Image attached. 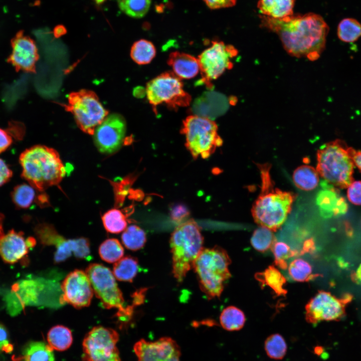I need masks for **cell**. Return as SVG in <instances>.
<instances>
[{
	"label": "cell",
	"mask_w": 361,
	"mask_h": 361,
	"mask_svg": "<svg viewBox=\"0 0 361 361\" xmlns=\"http://www.w3.org/2000/svg\"><path fill=\"white\" fill-rule=\"evenodd\" d=\"M260 18L261 26L276 33L292 56L314 61L325 48L329 28L319 15L310 13L282 19L263 15Z\"/></svg>",
	"instance_id": "1"
},
{
	"label": "cell",
	"mask_w": 361,
	"mask_h": 361,
	"mask_svg": "<svg viewBox=\"0 0 361 361\" xmlns=\"http://www.w3.org/2000/svg\"><path fill=\"white\" fill-rule=\"evenodd\" d=\"M261 179L260 194L253 203L251 213L260 226L275 231L285 221L296 195L274 187L270 175L271 165L258 164Z\"/></svg>",
	"instance_id": "2"
},
{
	"label": "cell",
	"mask_w": 361,
	"mask_h": 361,
	"mask_svg": "<svg viewBox=\"0 0 361 361\" xmlns=\"http://www.w3.org/2000/svg\"><path fill=\"white\" fill-rule=\"evenodd\" d=\"M20 162L22 176L41 192L59 184L66 173L57 151L44 145H37L26 149L20 155Z\"/></svg>",
	"instance_id": "3"
},
{
	"label": "cell",
	"mask_w": 361,
	"mask_h": 361,
	"mask_svg": "<svg viewBox=\"0 0 361 361\" xmlns=\"http://www.w3.org/2000/svg\"><path fill=\"white\" fill-rule=\"evenodd\" d=\"M354 165L350 147L342 140L329 142L317 150L316 170L335 188H346L352 183Z\"/></svg>",
	"instance_id": "4"
},
{
	"label": "cell",
	"mask_w": 361,
	"mask_h": 361,
	"mask_svg": "<svg viewBox=\"0 0 361 361\" xmlns=\"http://www.w3.org/2000/svg\"><path fill=\"white\" fill-rule=\"evenodd\" d=\"M203 236L193 220L179 225L172 233L170 244L172 259V274L181 282L203 249Z\"/></svg>",
	"instance_id": "5"
},
{
	"label": "cell",
	"mask_w": 361,
	"mask_h": 361,
	"mask_svg": "<svg viewBox=\"0 0 361 361\" xmlns=\"http://www.w3.org/2000/svg\"><path fill=\"white\" fill-rule=\"evenodd\" d=\"M231 259L222 248L203 249L193 266L201 290L209 298L219 297L224 282L231 277L229 266Z\"/></svg>",
	"instance_id": "6"
},
{
	"label": "cell",
	"mask_w": 361,
	"mask_h": 361,
	"mask_svg": "<svg viewBox=\"0 0 361 361\" xmlns=\"http://www.w3.org/2000/svg\"><path fill=\"white\" fill-rule=\"evenodd\" d=\"M185 136V145L194 158H207L223 144L218 126L210 118L197 115L188 116L180 130Z\"/></svg>",
	"instance_id": "7"
},
{
	"label": "cell",
	"mask_w": 361,
	"mask_h": 361,
	"mask_svg": "<svg viewBox=\"0 0 361 361\" xmlns=\"http://www.w3.org/2000/svg\"><path fill=\"white\" fill-rule=\"evenodd\" d=\"M61 105L73 114L79 128L90 135L94 134L96 128L108 113L97 95L86 89L70 93L68 104Z\"/></svg>",
	"instance_id": "8"
},
{
	"label": "cell",
	"mask_w": 361,
	"mask_h": 361,
	"mask_svg": "<svg viewBox=\"0 0 361 361\" xmlns=\"http://www.w3.org/2000/svg\"><path fill=\"white\" fill-rule=\"evenodd\" d=\"M146 94L155 112L160 104L176 110L189 106L191 102V95L183 88L182 79L171 72L163 73L148 82Z\"/></svg>",
	"instance_id": "9"
},
{
	"label": "cell",
	"mask_w": 361,
	"mask_h": 361,
	"mask_svg": "<svg viewBox=\"0 0 361 361\" xmlns=\"http://www.w3.org/2000/svg\"><path fill=\"white\" fill-rule=\"evenodd\" d=\"M119 334L114 329L96 326L85 336L82 342L84 361H121L116 346Z\"/></svg>",
	"instance_id": "10"
},
{
	"label": "cell",
	"mask_w": 361,
	"mask_h": 361,
	"mask_svg": "<svg viewBox=\"0 0 361 361\" xmlns=\"http://www.w3.org/2000/svg\"><path fill=\"white\" fill-rule=\"evenodd\" d=\"M94 294L106 309L117 308V313L125 311L122 293L118 287L113 272L101 264L91 263L85 270Z\"/></svg>",
	"instance_id": "11"
},
{
	"label": "cell",
	"mask_w": 361,
	"mask_h": 361,
	"mask_svg": "<svg viewBox=\"0 0 361 361\" xmlns=\"http://www.w3.org/2000/svg\"><path fill=\"white\" fill-rule=\"evenodd\" d=\"M237 50L222 41H212V45L198 57L202 82L209 88L211 81L217 79L227 69L233 67L232 60L237 55Z\"/></svg>",
	"instance_id": "12"
},
{
	"label": "cell",
	"mask_w": 361,
	"mask_h": 361,
	"mask_svg": "<svg viewBox=\"0 0 361 361\" xmlns=\"http://www.w3.org/2000/svg\"><path fill=\"white\" fill-rule=\"evenodd\" d=\"M37 234L42 243L56 247L54 256L55 263H60L73 255L76 258L85 259L90 254L89 240L84 237L66 239L60 235L52 225L43 224L36 228Z\"/></svg>",
	"instance_id": "13"
},
{
	"label": "cell",
	"mask_w": 361,
	"mask_h": 361,
	"mask_svg": "<svg viewBox=\"0 0 361 361\" xmlns=\"http://www.w3.org/2000/svg\"><path fill=\"white\" fill-rule=\"evenodd\" d=\"M60 303H67L76 308L88 306L94 292L86 273L75 269L69 273L61 284Z\"/></svg>",
	"instance_id": "14"
},
{
	"label": "cell",
	"mask_w": 361,
	"mask_h": 361,
	"mask_svg": "<svg viewBox=\"0 0 361 361\" xmlns=\"http://www.w3.org/2000/svg\"><path fill=\"white\" fill-rule=\"evenodd\" d=\"M126 129V122L121 115L112 114L106 116L96 128L93 134L96 147L103 153L116 151L122 144Z\"/></svg>",
	"instance_id": "15"
},
{
	"label": "cell",
	"mask_w": 361,
	"mask_h": 361,
	"mask_svg": "<svg viewBox=\"0 0 361 361\" xmlns=\"http://www.w3.org/2000/svg\"><path fill=\"white\" fill-rule=\"evenodd\" d=\"M344 305L330 293L320 291L305 306L306 320L312 324L321 321L337 320L344 314Z\"/></svg>",
	"instance_id": "16"
},
{
	"label": "cell",
	"mask_w": 361,
	"mask_h": 361,
	"mask_svg": "<svg viewBox=\"0 0 361 361\" xmlns=\"http://www.w3.org/2000/svg\"><path fill=\"white\" fill-rule=\"evenodd\" d=\"M133 350L138 361H180V347L169 337L154 341L141 339L134 344Z\"/></svg>",
	"instance_id": "17"
},
{
	"label": "cell",
	"mask_w": 361,
	"mask_h": 361,
	"mask_svg": "<svg viewBox=\"0 0 361 361\" xmlns=\"http://www.w3.org/2000/svg\"><path fill=\"white\" fill-rule=\"evenodd\" d=\"M11 46L12 51L8 62L17 72L35 73L39 55L34 40L20 31L11 40Z\"/></svg>",
	"instance_id": "18"
},
{
	"label": "cell",
	"mask_w": 361,
	"mask_h": 361,
	"mask_svg": "<svg viewBox=\"0 0 361 361\" xmlns=\"http://www.w3.org/2000/svg\"><path fill=\"white\" fill-rule=\"evenodd\" d=\"M36 243L33 237L25 238L23 233L11 230L0 239V256L5 262L14 264L23 258Z\"/></svg>",
	"instance_id": "19"
},
{
	"label": "cell",
	"mask_w": 361,
	"mask_h": 361,
	"mask_svg": "<svg viewBox=\"0 0 361 361\" xmlns=\"http://www.w3.org/2000/svg\"><path fill=\"white\" fill-rule=\"evenodd\" d=\"M316 202L321 215L325 218L344 214L348 209L345 199L332 187L325 188L320 191Z\"/></svg>",
	"instance_id": "20"
},
{
	"label": "cell",
	"mask_w": 361,
	"mask_h": 361,
	"mask_svg": "<svg viewBox=\"0 0 361 361\" xmlns=\"http://www.w3.org/2000/svg\"><path fill=\"white\" fill-rule=\"evenodd\" d=\"M168 64L173 73L180 79H191L195 77L200 69L198 59L185 53L175 51L168 56Z\"/></svg>",
	"instance_id": "21"
},
{
	"label": "cell",
	"mask_w": 361,
	"mask_h": 361,
	"mask_svg": "<svg viewBox=\"0 0 361 361\" xmlns=\"http://www.w3.org/2000/svg\"><path fill=\"white\" fill-rule=\"evenodd\" d=\"M295 0H259L257 8L262 15L282 19L293 15Z\"/></svg>",
	"instance_id": "22"
},
{
	"label": "cell",
	"mask_w": 361,
	"mask_h": 361,
	"mask_svg": "<svg viewBox=\"0 0 361 361\" xmlns=\"http://www.w3.org/2000/svg\"><path fill=\"white\" fill-rule=\"evenodd\" d=\"M255 278L261 285L269 287L278 296H285L287 292L284 287L286 278L273 265L269 266L262 272L256 273Z\"/></svg>",
	"instance_id": "23"
},
{
	"label": "cell",
	"mask_w": 361,
	"mask_h": 361,
	"mask_svg": "<svg viewBox=\"0 0 361 361\" xmlns=\"http://www.w3.org/2000/svg\"><path fill=\"white\" fill-rule=\"evenodd\" d=\"M20 361H55L54 350L43 341H32L23 349Z\"/></svg>",
	"instance_id": "24"
},
{
	"label": "cell",
	"mask_w": 361,
	"mask_h": 361,
	"mask_svg": "<svg viewBox=\"0 0 361 361\" xmlns=\"http://www.w3.org/2000/svg\"><path fill=\"white\" fill-rule=\"evenodd\" d=\"M48 344L53 349L64 351L72 345L73 336L71 330L63 325L53 326L48 331L47 336Z\"/></svg>",
	"instance_id": "25"
},
{
	"label": "cell",
	"mask_w": 361,
	"mask_h": 361,
	"mask_svg": "<svg viewBox=\"0 0 361 361\" xmlns=\"http://www.w3.org/2000/svg\"><path fill=\"white\" fill-rule=\"evenodd\" d=\"M293 180L295 186L304 191L314 189L319 182V174L314 167L308 165L298 167L293 172Z\"/></svg>",
	"instance_id": "26"
},
{
	"label": "cell",
	"mask_w": 361,
	"mask_h": 361,
	"mask_svg": "<svg viewBox=\"0 0 361 361\" xmlns=\"http://www.w3.org/2000/svg\"><path fill=\"white\" fill-rule=\"evenodd\" d=\"M138 269L137 259L132 256H126L114 263L112 272L117 280L131 282L136 275Z\"/></svg>",
	"instance_id": "27"
},
{
	"label": "cell",
	"mask_w": 361,
	"mask_h": 361,
	"mask_svg": "<svg viewBox=\"0 0 361 361\" xmlns=\"http://www.w3.org/2000/svg\"><path fill=\"white\" fill-rule=\"evenodd\" d=\"M246 317L244 312L238 308L230 306L221 312L220 322L222 327L228 331L241 329L244 325Z\"/></svg>",
	"instance_id": "28"
},
{
	"label": "cell",
	"mask_w": 361,
	"mask_h": 361,
	"mask_svg": "<svg viewBox=\"0 0 361 361\" xmlns=\"http://www.w3.org/2000/svg\"><path fill=\"white\" fill-rule=\"evenodd\" d=\"M156 49L150 41L141 39L136 41L130 50V56L137 64L144 65L149 63L155 57Z\"/></svg>",
	"instance_id": "29"
},
{
	"label": "cell",
	"mask_w": 361,
	"mask_h": 361,
	"mask_svg": "<svg viewBox=\"0 0 361 361\" xmlns=\"http://www.w3.org/2000/svg\"><path fill=\"white\" fill-rule=\"evenodd\" d=\"M121 241L127 249L136 251L144 246L146 241V234L138 226L131 225L123 231L121 235Z\"/></svg>",
	"instance_id": "30"
},
{
	"label": "cell",
	"mask_w": 361,
	"mask_h": 361,
	"mask_svg": "<svg viewBox=\"0 0 361 361\" xmlns=\"http://www.w3.org/2000/svg\"><path fill=\"white\" fill-rule=\"evenodd\" d=\"M119 9L127 16L140 19L148 12L151 0H117Z\"/></svg>",
	"instance_id": "31"
},
{
	"label": "cell",
	"mask_w": 361,
	"mask_h": 361,
	"mask_svg": "<svg viewBox=\"0 0 361 361\" xmlns=\"http://www.w3.org/2000/svg\"><path fill=\"white\" fill-rule=\"evenodd\" d=\"M102 220L105 230L110 233L118 234L127 228L125 215L117 209H112L106 212L102 216Z\"/></svg>",
	"instance_id": "32"
},
{
	"label": "cell",
	"mask_w": 361,
	"mask_h": 361,
	"mask_svg": "<svg viewBox=\"0 0 361 361\" xmlns=\"http://www.w3.org/2000/svg\"><path fill=\"white\" fill-rule=\"evenodd\" d=\"M98 252L103 261L109 263H115L123 257L124 249L117 239L110 238L100 244Z\"/></svg>",
	"instance_id": "33"
},
{
	"label": "cell",
	"mask_w": 361,
	"mask_h": 361,
	"mask_svg": "<svg viewBox=\"0 0 361 361\" xmlns=\"http://www.w3.org/2000/svg\"><path fill=\"white\" fill-rule=\"evenodd\" d=\"M337 36L344 42H353L361 36V24L352 18L342 20L337 27Z\"/></svg>",
	"instance_id": "34"
},
{
	"label": "cell",
	"mask_w": 361,
	"mask_h": 361,
	"mask_svg": "<svg viewBox=\"0 0 361 361\" xmlns=\"http://www.w3.org/2000/svg\"><path fill=\"white\" fill-rule=\"evenodd\" d=\"M264 348L267 355L276 360L282 359L285 355L287 346L282 335L274 333L269 335L265 340Z\"/></svg>",
	"instance_id": "35"
},
{
	"label": "cell",
	"mask_w": 361,
	"mask_h": 361,
	"mask_svg": "<svg viewBox=\"0 0 361 361\" xmlns=\"http://www.w3.org/2000/svg\"><path fill=\"white\" fill-rule=\"evenodd\" d=\"M288 273L290 277L297 282H306L317 275L312 274V269L310 264L305 260L297 258L293 260L289 265Z\"/></svg>",
	"instance_id": "36"
},
{
	"label": "cell",
	"mask_w": 361,
	"mask_h": 361,
	"mask_svg": "<svg viewBox=\"0 0 361 361\" xmlns=\"http://www.w3.org/2000/svg\"><path fill=\"white\" fill-rule=\"evenodd\" d=\"M275 242L273 231L262 226L254 231L251 239L253 247L261 252L271 248Z\"/></svg>",
	"instance_id": "37"
},
{
	"label": "cell",
	"mask_w": 361,
	"mask_h": 361,
	"mask_svg": "<svg viewBox=\"0 0 361 361\" xmlns=\"http://www.w3.org/2000/svg\"><path fill=\"white\" fill-rule=\"evenodd\" d=\"M12 198L15 205L20 209L28 208L35 198V191L32 186L23 184L16 186L12 192Z\"/></svg>",
	"instance_id": "38"
},
{
	"label": "cell",
	"mask_w": 361,
	"mask_h": 361,
	"mask_svg": "<svg viewBox=\"0 0 361 361\" xmlns=\"http://www.w3.org/2000/svg\"><path fill=\"white\" fill-rule=\"evenodd\" d=\"M276 266L282 269H286L288 265L286 261L289 258L297 254L295 251L292 250L286 243L282 242H275L271 248Z\"/></svg>",
	"instance_id": "39"
},
{
	"label": "cell",
	"mask_w": 361,
	"mask_h": 361,
	"mask_svg": "<svg viewBox=\"0 0 361 361\" xmlns=\"http://www.w3.org/2000/svg\"><path fill=\"white\" fill-rule=\"evenodd\" d=\"M348 200L355 205H361V181H353L347 187Z\"/></svg>",
	"instance_id": "40"
},
{
	"label": "cell",
	"mask_w": 361,
	"mask_h": 361,
	"mask_svg": "<svg viewBox=\"0 0 361 361\" xmlns=\"http://www.w3.org/2000/svg\"><path fill=\"white\" fill-rule=\"evenodd\" d=\"M189 215L188 208L183 204L175 205L170 210V218L173 222L177 224L182 223L189 217Z\"/></svg>",
	"instance_id": "41"
},
{
	"label": "cell",
	"mask_w": 361,
	"mask_h": 361,
	"mask_svg": "<svg viewBox=\"0 0 361 361\" xmlns=\"http://www.w3.org/2000/svg\"><path fill=\"white\" fill-rule=\"evenodd\" d=\"M209 8L216 10L233 7L236 0H204Z\"/></svg>",
	"instance_id": "42"
},
{
	"label": "cell",
	"mask_w": 361,
	"mask_h": 361,
	"mask_svg": "<svg viewBox=\"0 0 361 361\" xmlns=\"http://www.w3.org/2000/svg\"><path fill=\"white\" fill-rule=\"evenodd\" d=\"M13 175L12 171L5 162L0 158V187L7 183Z\"/></svg>",
	"instance_id": "43"
},
{
	"label": "cell",
	"mask_w": 361,
	"mask_h": 361,
	"mask_svg": "<svg viewBox=\"0 0 361 361\" xmlns=\"http://www.w3.org/2000/svg\"><path fill=\"white\" fill-rule=\"evenodd\" d=\"M12 142L11 135L9 132L0 128V153L7 149Z\"/></svg>",
	"instance_id": "44"
},
{
	"label": "cell",
	"mask_w": 361,
	"mask_h": 361,
	"mask_svg": "<svg viewBox=\"0 0 361 361\" xmlns=\"http://www.w3.org/2000/svg\"><path fill=\"white\" fill-rule=\"evenodd\" d=\"M350 154L354 164L361 171V150H356L350 147Z\"/></svg>",
	"instance_id": "45"
},
{
	"label": "cell",
	"mask_w": 361,
	"mask_h": 361,
	"mask_svg": "<svg viewBox=\"0 0 361 361\" xmlns=\"http://www.w3.org/2000/svg\"><path fill=\"white\" fill-rule=\"evenodd\" d=\"M145 289L137 290L132 294L133 305L140 304L144 300V292Z\"/></svg>",
	"instance_id": "46"
},
{
	"label": "cell",
	"mask_w": 361,
	"mask_h": 361,
	"mask_svg": "<svg viewBox=\"0 0 361 361\" xmlns=\"http://www.w3.org/2000/svg\"><path fill=\"white\" fill-rule=\"evenodd\" d=\"M352 278L354 281L361 284V264L357 269L356 272L353 273Z\"/></svg>",
	"instance_id": "47"
},
{
	"label": "cell",
	"mask_w": 361,
	"mask_h": 361,
	"mask_svg": "<svg viewBox=\"0 0 361 361\" xmlns=\"http://www.w3.org/2000/svg\"><path fill=\"white\" fill-rule=\"evenodd\" d=\"M66 32L64 27L59 26L54 30V35L56 37H59L64 35Z\"/></svg>",
	"instance_id": "48"
},
{
	"label": "cell",
	"mask_w": 361,
	"mask_h": 361,
	"mask_svg": "<svg viewBox=\"0 0 361 361\" xmlns=\"http://www.w3.org/2000/svg\"><path fill=\"white\" fill-rule=\"evenodd\" d=\"M4 220V215L0 213V239L4 235L3 229V222Z\"/></svg>",
	"instance_id": "49"
},
{
	"label": "cell",
	"mask_w": 361,
	"mask_h": 361,
	"mask_svg": "<svg viewBox=\"0 0 361 361\" xmlns=\"http://www.w3.org/2000/svg\"><path fill=\"white\" fill-rule=\"evenodd\" d=\"M97 5L102 4L106 0H93Z\"/></svg>",
	"instance_id": "50"
}]
</instances>
